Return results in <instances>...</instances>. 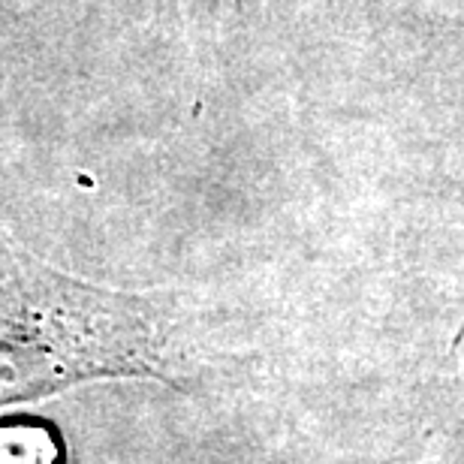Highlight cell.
Returning a JSON list of instances; mask_svg holds the SVG:
<instances>
[{
	"instance_id": "2",
	"label": "cell",
	"mask_w": 464,
	"mask_h": 464,
	"mask_svg": "<svg viewBox=\"0 0 464 464\" xmlns=\"http://www.w3.org/2000/svg\"><path fill=\"white\" fill-rule=\"evenodd\" d=\"M67 447L49 420H0V464H63Z\"/></svg>"
},
{
	"instance_id": "1",
	"label": "cell",
	"mask_w": 464,
	"mask_h": 464,
	"mask_svg": "<svg viewBox=\"0 0 464 464\" xmlns=\"http://www.w3.org/2000/svg\"><path fill=\"white\" fill-rule=\"evenodd\" d=\"M160 314L0 245V401L100 374L163 377Z\"/></svg>"
}]
</instances>
